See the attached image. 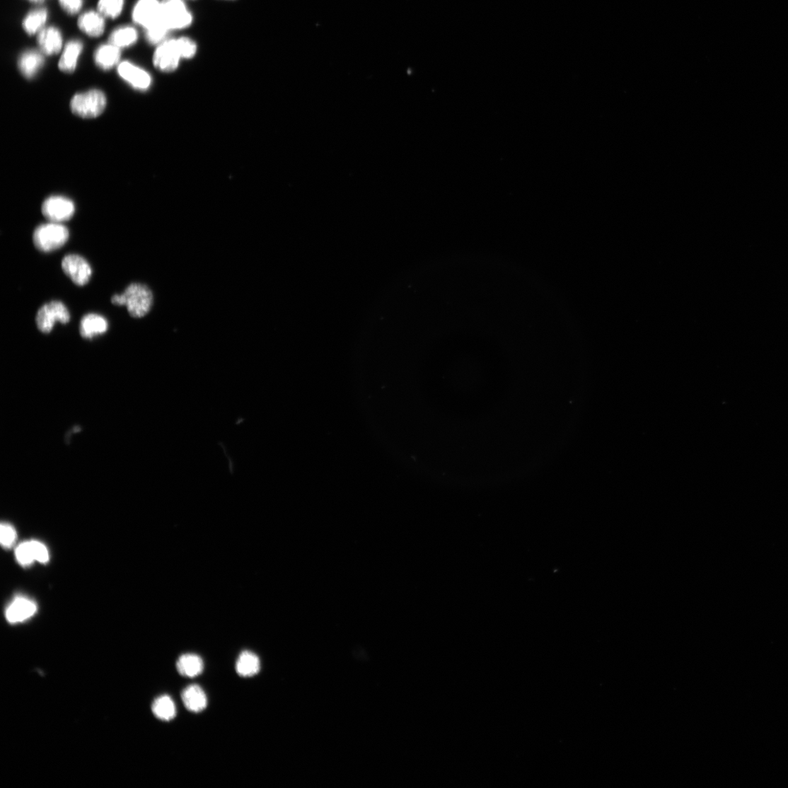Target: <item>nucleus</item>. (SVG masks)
<instances>
[{"label": "nucleus", "mask_w": 788, "mask_h": 788, "mask_svg": "<svg viewBox=\"0 0 788 788\" xmlns=\"http://www.w3.org/2000/svg\"><path fill=\"white\" fill-rule=\"evenodd\" d=\"M35 561L46 563L50 560V554L47 548L37 541L30 542Z\"/></svg>", "instance_id": "nucleus-29"}, {"label": "nucleus", "mask_w": 788, "mask_h": 788, "mask_svg": "<svg viewBox=\"0 0 788 788\" xmlns=\"http://www.w3.org/2000/svg\"><path fill=\"white\" fill-rule=\"evenodd\" d=\"M108 322L103 316L89 313L84 315L80 323L79 331L84 339H93L107 332Z\"/></svg>", "instance_id": "nucleus-13"}, {"label": "nucleus", "mask_w": 788, "mask_h": 788, "mask_svg": "<svg viewBox=\"0 0 788 788\" xmlns=\"http://www.w3.org/2000/svg\"><path fill=\"white\" fill-rule=\"evenodd\" d=\"M78 26L80 30L86 35L91 37H99L105 32V17L98 11H86L79 16Z\"/></svg>", "instance_id": "nucleus-12"}, {"label": "nucleus", "mask_w": 788, "mask_h": 788, "mask_svg": "<svg viewBox=\"0 0 788 788\" xmlns=\"http://www.w3.org/2000/svg\"><path fill=\"white\" fill-rule=\"evenodd\" d=\"M16 539V532L13 527L9 524L5 523L1 525V531H0V541L5 547H11L15 543Z\"/></svg>", "instance_id": "nucleus-28"}, {"label": "nucleus", "mask_w": 788, "mask_h": 788, "mask_svg": "<svg viewBox=\"0 0 788 788\" xmlns=\"http://www.w3.org/2000/svg\"><path fill=\"white\" fill-rule=\"evenodd\" d=\"M18 562L23 566L32 564L35 561L30 542L21 544L16 550Z\"/></svg>", "instance_id": "nucleus-27"}, {"label": "nucleus", "mask_w": 788, "mask_h": 788, "mask_svg": "<svg viewBox=\"0 0 788 788\" xmlns=\"http://www.w3.org/2000/svg\"><path fill=\"white\" fill-rule=\"evenodd\" d=\"M29 1H30L33 4H42L45 1V0H29Z\"/></svg>", "instance_id": "nucleus-31"}, {"label": "nucleus", "mask_w": 788, "mask_h": 788, "mask_svg": "<svg viewBox=\"0 0 788 788\" xmlns=\"http://www.w3.org/2000/svg\"><path fill=\"white\" fill-rule=\"evenodd\" d=\"M76 212L74 203L67 198L53 196L46 199L42 205V213L50 222H64L71 219Z\"/></svg>", "instance_id": "nucleus-6"}, {"label": "nucleus", "mask_w": 788, "mask_h": 788, "mask_svg": "<svg viewBox=\"0 0 788 788\" xmlns=\"http://www.w3.org/2000/svg\"><path fill=\"white\" fill-rule=\"evenodd\" d=\"M176 667L180 676L192 678L202 673L204 662L198 655L187 654L179 657Z\"/></svg>", "instance_id": "nucleus-19"}, {"label": "nucleus", "mask_w": 788, "mask_h": 788, "mask_svg": "<svg viewBox=\"0 0 788 788\" xmlns=\"http://www.w3.org/2000/svg\"><path fill=\"white\" fill-rule=\"evenodd\" d=\"M181 698L185 707L192 712H201L207 706L206 694L198 685H191L185 688L182 692Z\"/></svg>", "instance_id": "nucleus-15"}, {"label": "nucleus", "mask_w": 788, "mask_h": 788, "mask_svg": "<svg viewBox=\"0 0 788 788\" xmlns=\"http://www.w3.org/2000/svg\"><path fill=\"white\" fill-rule=\"evenodd\" d=\"M37 43L42 54L47 56L58 54L63 45L62 33L55 27L44 28L37 34Z\"/></svg>", "instance_id": "nucleus-11"}, {"label": "nucleus", "mask_w": 788, "mask_h": 788, "mask_svg": "<svg viewBox=\"0 0 788 788\" xmlns=\"http://www.w3.org/2000/svg\"><path fill=\"white\" fill-rule=\"evenodd\" d=\"M260 668L259 657L248 651L242 652L236 662L237 673L243 678H250L257 675Z\"/></svg>", "instance_id": "nucleus-20"}, {"label": "nucleus", "mask_w": 788, "mask_h": 788, "mask_svg": "<svg viewBox=\"0 0 788 788\" xmlns=\"http://www.w3.org/2000/svg\"><path fill=\"white\" fill-rule=\"evenodd\" d=\"M120 58L121 50L109 42L100 45L94 54L95 64L103 71H109L117 65Z\"/></svg>", "instance_id": "nucleus-18"}, {"label": "nucleus", "mask_w": 788, "mask_h": 788, "mask_svg": "<svg viewBox=\"0 0 788 788\" xmlns=\"http://www.w3.org/2000/svg\"><path fill=\"white\" fill-rule=\"evenodd\" d=\"M47 19L48 11L45 8L33 10L23 20V29L29 35L38 34L45 28Z\"/></svg>", "instance_id": "nucleus-21"}, {"label": "nucleus", "mask_w": 788, "mask_h": 788, "mask_svg": "<svg viewBox=\"0 0 788 788\" xmlns=\"http://www.w3.org/2000/svg\"><path fill=\"white\" fill-rule=\"evenodd\" d=\"M124 0H99L98 11L105 18H117L122 13Z\"/></svg>", "instance_id": "nucleus-24"}, {"label": "nucleus", "mask_w": 788, "mask_h": 788, "mask_svg": "<svg viewBox=\"0 0 788 788\" xmlns=\"http://www.w3.org/2000/svg\"><path fill=\"white\" fill-rule=\"evenodd\" d=\"M145 31L146 38L149 43L159 45L166 40V37L170 30L163 22H161L149 29L145 30Z\"/></svg>", "instance_id": "nucleus-25"}, {"label": "nucleus", "mask_w": 788, "mask_h": 788, "mask_svg": "<svg viewBox=\"0 0 788 788\" xmlns=\"http://www.w3.org/2000/svg\"><path fill=\"white\" fill-rule=\"evenodd\" d=\"M83 48V43L78 40L69 41L66 44L59 62L61 71L65 74H72L75 71Z\"/></svg>", "instance_id": "nucleus-16"}, {"label": "nucleus", "mask_w": 788, "mask_h": 788, "mask_svg": "<svg viewBox=\"0 0 788 788\" xmlns=\"http://www.w3.org/2000/svg\"><path fill=\"white\" fill-rule=\"evenodd\" d=\"M37 606L33 601L26 598L18 597L6 610V618L11 623L26 620L36 612Z\"/></svg>", "instance_id": "nucleus-14"}, {"label": "nucleus", "mask_w": 788, "mask_h": 788, "mask_svg": "<svg viewBox=\"0 0 788 788\" xmlns=\"http://www.w3.org/2000/svg\"><path fill=\"white\" fill-rule=\"evenodd\" d=\"M62 268L66 276L76 285L86 286L92 274L91 267L88 261L78 254H68L62 261Z\"/></svg>", "instance_id": "nucleus-8"}, {"label": "nucleus", "mask_w": 788, "mask_h": 788, "mask_svg": "<svg viewBox=\"0 0 788 788\" xmlns=\"http://www.w3.org/2000/svg\"><path fill=\"white\" fill-rule=\"evenodd\" d=\"M152 711L158 719L170 722L176 716V707L173 700L167 695L157 698L153 705Z\"/></svg>", "instance_id": "nucleus-23"}, {"label": "nucleus", "mask_w": 788, "mask_h": 788, "mask_svg": "<svg viewBox=\"0 0 788 788\" xmlns=\"http://www.w3.org/2000/svg\"><path fill=\"white\" fill-rule=\"evenodd\" d=\"M138 39L136 29L131 26H124L113 30L109 36L108 42L121 49L133 45Z\"/></svg>", "instance_id": "nucleus-22"}, {"label": "nucleus", "mask_w": 788, "mask_h": 788, "mask_svg": "<svg viewBox=\"0 0 788 788\" xmlns=\"http://www.w3.org/2000/svg\"><path fill=\"white\" fill-rule=\"evenodd\" d=\"M69 320H71V313L66 306L57 300L52 301L42 306L37 311L35 318L37 328L43 334H50L57 322L66 324Z\"/></svg>", "instance_id": "nucleus-5"}, {"label": "nucleus", "mask_w": 788, "mask_h": 788, "mask_svg": "<svg viewBox=\"0 0 788 788\" xmlns=\"http://www.w3.org/2000/svg\"><path fill=\"white\" fill-rule=\"evenodd\" d=\"M106 98L100 90H91L75 95L71 101L73 112L82 118H95L104 111Z\"/></svg>", "instance_id": "nucleus-3"}, {"label": "nucleus", "mask_w": 788, "mask_h": 788, "mask_svg": "<svg viewBox=\"0 0 788 788\" xmlns=\"http://www.w3.org/2000/svg\"><path fill=\"white\" fill-rule=\"evenodd\" d=\"M176 40L178 50L182 59H191L197 53L196 43L189 37H180Z\"/></svg>", "instance_id": "nucleus-26"}, {"label": "nucleus", "mask_w": 788, "mask_h": 788, "mask_svg": "<svg viewBox=\"0 0 788 788\" xmlns=\"http://www.w3.org/2000/svg\"><path fill=\"white\" fill-rule=\"evenodd\" d=\"M132 18L136 25L145 30L163 22L161 15V2L158 0H138L134 5Z\"/></svg>", "instance_id": "nucleus-7"}, {"label": "nucleus", "mask_w": 788, "mask_h": 788, "mask_svg": "<svg viewBox=\"0 0 788 788\" xmlns=\"http://www.w3.org/2000/svg\"><path fill=\"white\" fill-rule=\"evenodd\" d=\"M44 62V57L40 52L28 50L20 56L18 66L22 75L30 79L40 71Z\"/></svg>", "instance_id": "nucleus-17"}, {"label": "nucleus", "mask_w": 788, "mask_h": 788, "mask_svg": "<svg viewBox=\"0 0 788 788\" xmlns=\"http://www.w3.org/2000/svg\"><path fill=\"white\" fill-rule=\"evenodd\" d=\"M62 8L69 15L79 13L83 6V0H59Z\"/></svg>", "instance_id": "nucleus-30"}, {"label": "nucleus", "mask_w": 788, "mask_h": 788, "mask_svg": "<svg viewBox=\"0 0 788 788\" xmlns=\"http://www.w3.org/2000/svg\"><path fill=\"white\" fill-rule=\"evenodd\" d=\"M111 303L117 306H126L132 317L141 318L151 311L153 296L147 286L134 283L128 286L123 294L112 296Z\"/></svg>", "instance_id": "nucleus-1"}, {"label": "nucleus", "mask_w": 788, "mask_h": 788, "mask_svg": "<svg viewBox=\"0 0 788 788\" xmlns=\"http://www.w3.org/2000/svg\"><path fill=\"white\" fill-rule=\"evenodd\" d=\"M161 20L170 30L187 28L192 25L193 17L182 0H162Z\"/></svg>", "instance_id": "nucleus-4"}, {"label": "nucleus", "mask_w": 788, "mask_h": 788, "mask_svg": "<svg viewBox=\"0 0 788 788\" xmlns=\"http://www.w3.org/2000/svg\"><path fill=\"white\" fill-rule=\"evenodd\" d=\"M69 238V231L66 226L50 222L38 226L34 231L33 240L37 250L49 253L63 247Z\"/></svg>", "instance_id": "nucleus-2"}, {"label": "nucleus", "mask_w": 788, "mask_h": 788, "mask_svg": "<svg viewBox=\"0 0 788 788\" xmlns=\"http://www.w3.org/2000/svg\"><path fill=\"white\" fill-rule=\"evenodd\" d=\"M118 73L122 79L138 90H146L151 84V77L144 69L128 61L121 62Z\"/></svg>", "instance_id": "nucleus-10"}, {"label": "nucleus", "mask_w": 788, "mask_h": 788, "mask_svg": "<svg viewBox=\"0 0 788 788\" xmlns=\"http://www.w3.org/2000/svg\"><path fill=\"white\" fill-rule=\"evenodd\" d=\"M181 56L178 50L175 39L166 40L158 45L153 62L158 71L170 73L175 71L179 65Z\"/></svg>", "instance_id": "nucleus-9"}]
</instances>
